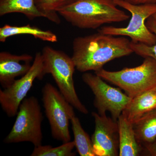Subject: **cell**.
Listing matches in <instances>:
<instances>
[{
  "instance_id": "1",
  "label": "cell",
  "mask_w": 156,
  "mask_h": 156,
  "mask_svg": "<svg viewBox=\"0 0 156 156\" xmlns=\"http://www.w3.org/2000/svg\"><path fill=\"white\" fill-rule=\"evenodd\" d=\"M134 53L131 41L125 37H115L98 31L97 33L76 37L73 41L72 56L76 69L85 73L103 68L115 58Z\"/></svg>"
},
{
  "instance_id": "2",
  "label": "cell",
  "mask_w": 156,
  "mask_h": 156,
  "mask_svg": "<svg viewBox=\"0 0 156 156\" xmlns=\"http://www.w3.org/2000/svg\"><path fill=\"white\" fill-rule=\"evenodd\" d=\"M117 6L115 0H77L58 13L76 27L96 29L104 24L122 22L130 18Z\"/></svg>"
},
{
  "instance_id": "3",
  "label": "cell",
  "mask_w": 156,
  "mask_h": 156,
  "mask_svg": "<svg viewBox=\"0 0 156 156\" xmlns=\"http://www.w3.org/2000/svg\"><path fill=\"white\" fill-rule=\"evenodd\" d=\"M42 55L46 74L52 76L59 91L74 108L87 114L89 111L78 97L75 88L73 76L76 67L72 57L49 46L43 48Z\"/></svg>"
},
{
  "instance_id": "4",
  "label": "cell",
  "mask_w": 156,
  "mask_h": 156,
  "mask_svg": "<svg viewBox=\"0 0 156 156\" xmlns=\"http://www.w3.org/2000/svg\"><path fill=\"white\" fill-rule=\"evenodd\" d=\"M142 64L126 68L118 71H109L102 68L95 74L124 90L131 98L156 88V60L146 57Z\"/></svg>"
},
{
  "instance_id": "5",
  "label": "cell",
  "mask_w": 156,
  "mask_h": 156,
  "mask_svg": "<svg viewBox=\"0 0 156 156\" xmlns=\"http://www.w3.org/2000/svg\"><path fill=\"white\" fill-rule=\"evenodd\" d=\"M117 5L126 9L131 14L128 25L125 27L104 26L98 31L112 36L129 37L131 42L148 45L156 44V35L147 27L146 21L156 13V3L134 5L125 0H115Z\"/></svg>"
},
{
  "instance_id": "6",
  "label": "cell",
  "mask_w": 156,
  "mask_h": 156,
  "mask_svg": "<svg viewBox=\"0 0 156 156\" xmlns=\"http://www.w3.org/2000/svg\"><path fill=\"white\" fill-rule=\"evenodd\" d=\"M43 114L37 98H25L18 109L17 118L9 134L4 139L6 144L30 142L34 147L42 145Z\"/></svg>"
},
{
  "instance_id": "7",
  "label": "cell",
  "mask_w": 156,
  "mask_h": 156,
  "mask_svg": "<svg viewBox=\"0 0 156 156\" xmlns=\"http://www.w3.org/2000/svg\"><path fill=\"white\" fill-rule=\"evenodd\" d=\"M42 101L54 139L62 143L71 141L69 123L75 115L73 107L61 92L50 83L42 90Z\"/></svg>"
},
{
  "instance_id": "8",
  "label": "cell",
  "mask_w": 156,
  "mask_h": 156,
  "mask_svg": "<svg viewBox=\"0 0 156 156\" xmlns=\"http://www.w3.org/2000/svg\"><path fill=\"white\" fill-rule=\"evenodd\" d=\"M82 80L92 90L95 96L94 105L98 113L106 115V112L111 114L112 118L117 121L131 98L121 89L107 84L101 77L91 73L82 75Z\"/></svg>"
},
{
  "instance_id": "9",
  "label": "cell",
  "mask_w": 156,
  "mask_h": 156,
  "mask_svg": "<svg viewBox=\"0 0 156 156\" xmlns=\"http://www.w3.org/2000/svg\"><path fill=\"white\" fill-rule=\"evenodd\" d=\"M45 75L42 53L38 52L28 72L8 88L0 89V104L8 117L17 115L20 105L32 87L34 81L36 79L42 80Z\"/></svg>"
},
{
  "instance_id": "10",
  "label": "cell",
  "mask_w": 156,
  "mask_h": 156,
  "mask_svg": "<svg viewBox=\"0 0 156 156\" xmlns=\"http://www.w3.org/2000/svg\"><path fill=\"white\" fill-rule=\"evenodd\" d=\"M95 131L92 140L96 156H119V137L117 121L106 115H100L93 112Z\"/></svg>"
},
{
  "instance_id": "11",
  "label": "cell",
  "mask_w": 156,
  "mask_h": 156,
  "mask_svg": "<svg viewBox=\"0 0 156 156\" xmlns=\"http://www.w3.org/2000/svg\"><path fill=\"white\" fill-rule=\"evenodd\" d=\"M33 60V56L27 54L17 55L5 51L1 52L0 83L3 89L10 87L16 78L28 72Z\"/></svg>"
},
{
  "instance_id": "12",
  "label": "cell",
  "mask_w": 156,
  "mask_h": 156,
  "mask_svg": "<svg viewBox=\"0 0 156 156\" xmlns=\"http://www.w3.org/2000/svg\"><path fill=\"white\" fill-rule=\"evenodd\" d=\"M156 108V92L154 90L143 92L131 98L122 114L134 124L144 115Z\"/></svg>"
},
{
  "instance_id": "13",
  "label": "cell",
  "mask_w": 156,
  "mask_h": 156,
  "mask_svg": "<svg viewBox=\"0 0 156 156\" xmlns=\"http://www.w3.org/2000/svg\"><path fill=\"white\" fill-rule=\"evenodd\" d=\"M117 122L119 137V156H139L144 149L136 139L133 124L130 122L122 114Z\"/></svg>"
},
{
  "instance_id": "14",
  "label": "cell",
  "mask_w": 156,
  "mask_h": 156,
  "mask_svg": "<svg viewBox=\"0 0 156 156\" xmlns=\"http://www.w3.org/2000/svg\"><path fill=\"white\" fill-rule=\"evenodd\" d=\"M22 34L32 35L36 38L45 41L55 43L58 41L56 35L50 30H43L36 27L32 26L30 24L21 26L5 24L0 28V41L4 43L8 38Z\"/></svg>"
},
{
  "instance_id": "15",
  "label": "cell",
  "mask_w": 156,
  "mask_h": 156,
  "mask_svg": "<svg viewBox=\"0 0 156 156\" xmlns=\"http://www.w3.org/2000/svg\"><path fill=\"white\" fill-rule=\"evenodd\" d=\"M133 127L136 139L143 147L156 140V108L133 124Z\"/></svg>"
},
{
  "instance_id": "16",
  "label": "cell",
  "mask_w": 156,
  "mask_h": 156,
  "mask_svg": "<svg viewBox=\"0 0 156 156\" xmlns=\"http://www.w3.org/2000/svg\"><path fill=\"white\" fill-rule=\"evenodd\" d=\"M35 0H0V16L11 13L24 14L29 19L44 17L35 2Z\"/></svg>"
},
{
  "instance_id": "17",
  "label": "cell",
  "mask_w": 156,
  "mask_h": 156,
  "mask_svg": "<svg viewBox=\"0 0 156 156\" xmlns=\"http://www.w3.org/2000/svg\"><path fill=\"white\" fill-rule=\"evenodd\" d=\"M71 123L73 141L78 153L80 156H96L92 140L82 127L80 119L75 115L72 118Z\"/></svg>"
},
{
  "instance_id": "18",
  "label": "cell",
  "mask_w": 156,
  "mask_h": 156,
  "mask_svg": "<svg viewBox=\"0 0 156 156\" xmlns=\"http://www.w3.org/2000/svg\"><path fill=\"white\" fill-rule=\"evenodd\" d=\"M77 0H35L37 8L50 21L59 24L60 19L57 12L70 5Z\"/></svg>"
},
{
  "instance_id": "19",
  "label": "cell",
  "mask_w": 156,
  "mask_h": 156,
  "mask_svg": "<svg viewBox=\"0 0 156 156\" xmlns=\"http://www.w3.org/2000/svg\"><path fill=\"white\" fill-rule=\"evenodd\" d=\"M75 147L74 141L71 140L56 147L41 145L34 147L30 156H75L76 153L73 152Z\"/></svg>"
},
{
  "instance_id": "20",
  "label": "cell",
  "mask_w": 156,
  "mask_h": 156,
  "mask_svg": "<svg viewBox=\"0 0 156 156\" xmlns=\"http://www.w3.org/2000/svg\"><path fill=\"white\" fill-rule=\"evenodd\" d=\"M148 28L156 35V21L152 16L148 18L146 21ZM131 47L133 52L137 55L144 57H151L156 60V44L148 45L142 43H134L131 41Z\"/></svg>"
},
{
  "instance_id": "21",
  "label": "cell",
  "mask_w": 156,
  "mask_h": 156,
  "mask_svg": "<svg viewBox=\"0 0 156 156\" xmlns=\"http://www.w3.org/2000/svg\"><path fill=\"white\" fill-rule=\"evenodd\" d=\"M144 150L147 151L150 155L156 156V140L151 143L144 146Z\"/></svg>"
},
{
  "instance_id": "22",
  "label": "cell",
  "mask_w": 156,
  "mask_h": 156,
  "mask_svg": "<svg viewBox=\"0 0 156 156\" xmlns=\"http://www.w3.org/2000/svg\"><path fill=\"white\" fill-rule=\"evenodd\" d=\"M125 1L134 5L156 3V0H125Z\"/></svg>"
},
{
  "instance_id": "23",
  "label": "cell",
  "mask_w": 156,
  "mask_h": 156,
  "mask_svg": "<svg viewBox=\"0 0 156 156\" xmlns=\"http://www.w3.org/2000/svg\"><path fill=\"white\" fill-rule=\"evenodd\" d=\"M152 17L154 18V19L156 21V13H155L154 15H152Z\"/></svg>"
},
{
  "instance_id": "24",
  "label": "cell",
  "mask_w": 156,
  "mask_h": 156,
  "mask_svg": "<svg viewBox=\"0 0 156 156\" xmlns=\"http://www.w3.org/2000/svg\"><path fill=\"white\" fill-rule=\"evenodd\" d=\"M154 90H155V91H156V88H155V89H154Z\"/></svg>"
}]
</instances>
